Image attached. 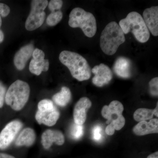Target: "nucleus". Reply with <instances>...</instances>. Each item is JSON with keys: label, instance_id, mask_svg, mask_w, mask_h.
Here are the masks:
<instances>
[{"label": "nucleus", "instance_id": "f257e3e1", "mask_svg": "<svg viewBox=\"0 0 158 158\" xmlns=\"http://www.w3.org/2000/svg\"><path fill=\"white\" fill-rule=\"evenodd\" d=\"M60 62L69 69L72 76L79 81H87L91 76V69L86 59L80 54L63 51L59 56Z\"/></svg>", "mask_w": 158, "mask_h": 158}, {"label": "nucleus", "instance_id": "4be33fe9", "mask_svg": "<svg viewBox=\"0 0 158 158\" xmlns=\"http://www.w3.org/2000/svg\"><path fill=\"white\" fill-rule=\"evenodd\" d=\"M84 134L83 125H79L74 123L71 128L70 135L71 138L74 140L80 139Z\"/></svg>", "mask_w": 158, "mask_h": 158}, {"label": "nucleus", "instance_id": "2f4dec72", "mask_svg": "<svg viewBox=\"0 0 158 158\" xmlns=\"http://www.w3.org/2000/svg\"><path fill=\"white\" fill-rule=\"evenodd\" d=\"M147 158H158V152H156L153 153L150 155L149 156H148Z\"/></svg>", "mask_w": 158, "mask_h": 158}, {"label": "nucleus", "instance_id": "a211bd4d", "mask_svg": "<svg viewBox=\"0 0 158 158\" xmlns=\"http://www.w3.org/2000/svg\"><path fill=\"white\" fill-rule=\"evenodd\" d=\"M158 103H157L156 107L154 110L139 108L135 111L134 114V119L138 122L144 121L152 119L154 115L157 117L158 116Z\"/></svg>", "mask_w": 158, "mask_h": 158}, {"label": "nucleus", "instance_id": "dca6fc26", "mask_svg": "<svg viewBox=\"0 0 158 158\" xmlns=\"http://www.w3.org/2000/svg\"><path fill=\"white\" fill-rule=\"evenodd\" d=\"M133 132L138 136L158 133V118H152L149 122L141 121L134 127Z\"/></svg>", "mask_w": 158, "mask_h": 158}, {"label": "nucleus", "instance_id": "7c9ffc66", "mask_svg": "<svg viewBox=\"0 0 158 158\" xmlns=\"http://www.w3.org/2000/svg\"><path fill=\"white\" fill-rule=\"evenodd\" d=\"M0 158H16L13 156L7 154L6 153H0Z\"/></svg>", "mask_w": 158, "mask_h": 158}, {"label": "nucleus", "instance_id": "6ab92c4d", "mask_svg": "<svg viewBox=\"0 0 158 158\" xmlns=\"http://www.w3.org/2000/svg\"><path fill=\"white\" fill-rule=\"evenodd\" d=\"M72 94L70 89L66 87H63L60 91L54 94L53 101L56 104L61 107H65L68 105L71 99Z\"/></svg>", "mask_w": 158, "mask_h": 158}, {"label": "nucleus", "instance_id": "b1692460", "mask_svg": "<svg viewBox=\"0 0 158 158\" xmlns=\"http://www.w3.org/2000/svg\"><path fill=\"white\" fill-rule=\"evenodd\" d=\"M63 2L61 0H52L49 4V9L52 12L61 10L62 8Z\"/></svg>", "mask_w": 158, "mask_h": 158}, {"label": "nucleus", "instance_id": "0eeeda50", "mask_svg": "<svg viewBox=\"0 0 158 158\" xmlns=\"http://www.w3.org/2000/svg\"><path fill=\"white\" fill-rule=\"evenodd\" d=\"M124 107L120 102L113 101L109 106H104L102 110V115L107 119V123L113 127L115 130L119 131L124 126L125 118L122 113Z\"/></svg>", "mask_w": 158, "mask_h": 158}, {"label": "nucleus", "instance_id": "5701e85b", "mask_svg": "<svg viewBox=\"0 0 158 158\" xmlns=\"http://www.w3.org/2000/svg\"><path fill=\"white\" fill-rule=\"evenodd\" d=\"M150 93L153 96L158 95V78L155 77L149 82Z\"/></svg>", "mask_w": 158, "mask_h": 158}, {"label": "nucleus", "instance_id": "7ed1b4c3", "mask_svg": "<svg viewBox=\"0 0 158 158\" xmlns=\"http://www.w3.org/2000/svg\"><path fill=\"white\" fill-rule=\"evenodd\" d=\"M123 33H132L138 41L144 43L148 41L150 36L142 16L136 11H132L127 17L119 21V25Z\"/></svg>", "mask_w": 158, "mask_h": 158}, {"label": "nucleus", "instance_id": "9d476101", "mask_svg": "<svg viewBox=\"0 0 158 158\" xmlns=\"http://www.w3.org/2000/svg\"><path fill=\"white\" fill-rule=\"evenodd\" d=\"M91 73L94 75L92 79V83L97 87H102L107 85L113 79L112 70L109 66L103 63L95 65L91 69Z\"/></svg>", "mask_w": 158, "mask_h": 158}, {"label": "nucleus", "instance_id": "c85d7f7f", "mask_svg": "<svg viewBox=\"0 0 158 158\" xmlns=\"http://www.w3.org/2000/svg\"><path fill=\"white\" fill-rule=\"evenodd\" d=\"M106 133L108 135H113V134L115 133V130L113 127L111 126L110 125H108L106 127Z\"/></svg>", "mask_w": 158, "mask_h": 158}, {"label": "nucleus", "instance_id": "393cba45", "mask_svg": "<svg viewBox=\"0 0 158 158\" xmlns=\"http://www.w3.org/2000/svg\"><path fill=\"white\" fill-rule=\"evenodd\" d=\"M33 59L36 61H43L44 60L45 54L43 51L38 48H36L34 50L33 54Z\"/></svg>", "mask_w": 158, "mask_h": 158}, {"label": "nucleus", "instance_id": "f3484780", "mask_svg": "<svg viewBox=\"0 0 158 158\" xmlns=\"http://www.w3.org/2000/svg\"><path fill=\"white\" fill-rule=\"evenodd\" d=\"M36 137V134L33 129L26 128L20 133L15 141V145L17 146L30 147L34 144Z\"/></svg>", "mask_w": 158, "mask_h": 158}, {"label": "nucleus", "instance_id": "423d86ee", "mask_svg": "<svg viewBox=\"0 0 158 158\" xmlns=\"http://www.w3.org/2000/svg\"><path fill=\"white\" fill-rule=\"evenodd\" d=\"M60 116L59 110L49 99L42 100L38 103V110L35 118L39 124L48 127L55 125Z\"/></svg>", "mask_w": 158, "mask_h": 158}, {"label": "nucleus", "instance_id": "39448f33", "mask_svg": "<svg viewBox=\"0 0 158 158\" xmlns=\"http://www.w3.org/2000/svg\"><path fill=\"white\" fill-rule=\"evenodd\" d=\"M69 25L72 28H80L85 36L92 37L96 34L97 23L94 15L80 8H74L69 15Z\"/></svg>", "mask_w": 158, "mask_h": 158}, {"label": "nucleus", "instance_id": "4468645a", "mask_svg": "<svg viewBox=\"0 0 158 158\" xmlns=\"http://www.w3.org/2000/svg\"><path fill=\"white\" fill-rule=\"evenodd\" d=\"M34 50V45L31 44L23 47L18 51L14 59V65L17 69H24L28 60L32 56Z\"/></svg>", "mask_w": 158, "mask_h": 158}, {"label": "nucleus", "instance_id": "20e7f679", "mask_svg": "<svg viewBox=\"0 0 158 158\" xmlns=\"http://www.w3.org/2000/svg\"><path fill=\"white\" fill-rule=\"evenodd\" d=\"M30 88L27 82L18 80L12 83L6 93V103L12 110L20 111L25 106L29 98Z\"/></svg>", "mask_w": 158, "mask_h": 158}, {"label": "nucleus", "instance_id": "2eb2a0df", "mask_svg": "<svg viewBox=\"0 0 158 158\" xmlns=\"http://www.w3.org/2000/svg\"><path fill=\"white\" fill-rule=\"evenodd\" d=\"M113 69L114 73L119 77L127 79L131 76V62L126 57L117 58Z\"/></svg>", "mask_w": 158, "mask_h": 158}, {"label": "nucleus", "instance_id": "aec40b11", "mask_svg": "<svg viewBox=\"0 0 158 158\" xmlns=\"http://www.w3.org/2000/svg\"><path fill=\"white\" fill-rule=\"evenodd\" d=\"M49 62L48 59L43 61H36L32 59L29 65V70L31 73L39 76L42 72H46L48 70Z\"/></svg>", "mask_w": 158, "mask_h": 158}, {"label": "nucleus", "instance_id": "c756f323", "mask_svg": "<svg viewBox=\"0 0 158 158\" xmlns=\"http://www.w3.org/2000/svg\"><path fill=\"white\" fill-rule=\"evenodd\" d=\"M2 25V20L1 17L0 16V28H1V26ZM4 34L2 31L0 30V43H2L4 40Z\"/></svg>", "mask_w": 158, "mask_h": 158}, {"label": "nucleus", "instance_id": "412c9836", "mask_svg": "<svg viewBox=\"0 0 158 158\" xmlns=\"http://www.w3.org/2000/svg\"><path fill=\"white\" fill-rule=\"evenodd\" d=\"M62 17L63 14L61 10L52 12L47 18V23L51 27L56 25L61 21Z\"/></svg>", "mask_w": 158, "mask_h": 158}, {"label": "nucleus", "instance_id": "9b49d317", "mask_svg": "<svg viewBox=\"0 0 158 158\" xmlns=\"http://www.w3.org/2000/svg\"><path fill=\"white\" fill-rule=\"evenodd\" d=\"M92 103L87 97L81 98L77 102L73 110V118L75 123L83 125L86 121L87 112L91 107Z\"/></svg>", "mask_w": 158, "mask_h": 158}, {"label": "nucleus", "instance_id": "a878e982", "mask_svg": "<svg viewBox=\"0 0 158 158\" xmlns=\"http://www.w3.org/2000/svg\"><path fill=\"white\" fill-rule=\"evenodd\" d=\"M102 130L99 126H96L93 129V138L94 140L99 141L101 139Z\"/></svg>", "mask_w": 158, "mask_h": 158}, {"label": "nucleus", "instance_id": "6e6552de", "mask_svg": "<svg viewBox=\"0 0 158 158\" xmlns=\"http://www.w3.org/2000/svg\"><path fill=\"white\" fill-rule=\"evenodd\" d=\"M48 4V1L47 0L32 1L31 12L25 23V28L27 31L36 30L43 24L46 17L44 10Z\"/></svg>", "mask_w": 158, "mask_h": 158}, {"label": "nucleus", "instance_id": "1a4fd4ad", "mask_svg": "<svg viewBox=\"0 0 158 158\" xmlns=\"http://www.w3.org/2000/svg\"><path fill=\"white\" fill-rule=\"evenodd\" d=\"M22 127L23 123L18 120L6 125L0 133V149H5L9 147Z\"/></svg>", "mask_w": 158, "mask_h": 158}, {"label": "nucleus", "instance_id": "f03ea898", "mask_svg": "<svg viewBox=\"0 0 158 158\" xmlns=\"http://www.w3.org/2000/svg\"><path fill=\"white\" fill-rule=\"evenodd\" d=\"M124 34L118 23L111 22L102 31L100 45L106 55L112 56L116 53L119 46L125 41Z\"/></svg>", "mask_w": 158, "mask_h": 158}, {"label": "nucleus", "instance_id": "ddd939ff", "mask_svg": "<svg viewBox=\"0 0 158 158\" xmlns=\"http://www.w3.org/2000/svg\"><path fill=\"white\" fill-rule=\"evenodd\" d=\"M64 142V135L59 130H46L41 136V144L46 149L49 148L53 143H56L58 145H62Z\"/></svg>", "mask_w": 158, "mask_h": 158}, {"label": "nucleus", "instance_id": "cd10ccee", "mask_svg": "<svg viewBox=\"0 0 158 158\" xmlns=\"http://www.w3.org/2000/svg\"><path fill=\"white\" fill-rule=\"evenodd\" d=\"M10 12V8L3 3H0V16L5 17L9 15Z\"/></svg>", "mask_w": 158, "mask_h": 158}, {"label": "nucleus", "instance_id": "bb28decb", "mask_svg": "<svg viewBox=\"0 0 158 158\" xmlns=\"http://www.w3.org/2000/svg\"><path fill=\"white\" fill-rule=\"evenodd\" d=\"M6 87L0 82V108L2 107L6 97Z\"/></svg>", "mask_w": 158, "mask_h": 158}, {"label": "nucleus", "instance_id": "f8f14e48", "mask_svg": "<svg viewBox=\"0 0 158 158\" xmlns=\"http://www.w3.org/2000/svg\"><path fill=\"white\" fill-rule=\"evenodd\" d=\"M143 19L148 31L153 36L158 35V6H152L144 10Z\"/></svg>", "mask_w": 158, "mask_h": 158}]
</instances>
